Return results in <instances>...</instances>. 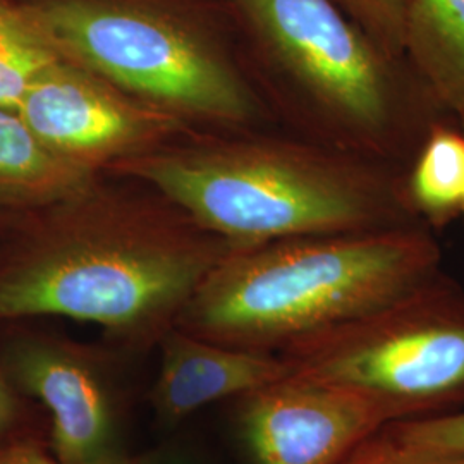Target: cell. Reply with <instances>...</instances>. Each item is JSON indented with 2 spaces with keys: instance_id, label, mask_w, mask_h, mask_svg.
Segmentation results:
<instances>
[{
  "instance_id": "obj_1",
  "label": "cell",
  "mask_w": 464,
  "mask_h": 464,
  "mask_svg": "<svg viewBox=\"0 0 464 464\" xmlns=\"http://www.w3.org/2000/svg\"><path fill=\"white\" fill-rule=\"evenodd\" d=\"M30 214L0 258V322L71 318L126 348L160 343L234 249L166 199L97 181Z\"/></svg>"
},
{
  "instance_id": "obj_2",
  "label": "cell",
  "mask_w": 464,
  "mask_h": 464,
  "mask_svg": "<svg viewBox=\"0 0 464 464\" xmlns=\"http://www.w3.org/2000/svg\"><path fill=\"white\" fill-rule=\"evenodd\" d=\"M112 172L147 184L234 249L425 224L408 195L406 169L304 138L186 136Z\"/></svg>"
},
{
  "instance_id": "obj_3",
  "label": "cell",
  "mask_w": 464,
  "mask_h": 464,
  "mask_svg": "<svg viewBox=\"0 0 464 464\" xmlns=\"http://www.w3.org/2000/svg\"><path fill=\"white\" fill-rule=\"evenodd\" d=\"M444 274L437 234L425 224L281 239L231 249L176 327L229 348L279 354Z\"/></svg>"
},
{
  "instance_id": "obj_4",
  "label": "cell",
  "mask_w": 464,
  "mask_h": 464,
  "mask_svg": "<svg viewBox=\"0 0 464 464\" xmlns=\"http://www.w3.org/2000/svg\"><path fill=\"white\" fill-rule=\"evenodd\" d=\"M272 114L304 140L408 170L448 114L404 57L382 49L334 0H229Z\"/></svg>"
},
{
  "instance_id": "obj_5",
  "label": "cell",
  "mask_w": 464,
  "mask_h": 464,
  "mask_svg": "<svg viewBox=\"0 0 464 464\" xmlns=\"http://www.w3.org/2000/svg\"><path fill=\"white\" fill-rule=\"evenodd\" d=\"M55 53L188 124L241 133L270 117L249 72L169 0H19Z\"/></svg>"
},
{
  "instance_id": "obj_6",
  "label": "cell",
  "mask_w": 464,
  "mask_h": 464,
  "mask_svg": "<svg viewBox=\"0 0 464 464\" xmlns=\"http://www.w3.org/2000/svg\"><path fill=\"white\" fill-rule=\"evenodd\" d=\"M291 373L373 402L389 423L464 410V287L444 274L415 293L279 353Z\"/></svg>"
},
{
  "instance_id": "obj_7",
  "label": "cell",
  "mask_w": 464,
  "mask_h": 464,
  "mask_svg": "<svg viewBox=\"0 0 464 464\" xmlns=\"http://www.w3.org/2000/svg\"><path fill=\"white\" fill-rule=\"evenodd\" d=\"M16 112L53 157L90 176L176 143L193 128L61 57L34 80Z\"/></svg>"
},
{
  "instance_id": "obj_8",
  "label": "cell",
  "mask_w": 464,
  "mask_h": 464,
  "mask_svg": "<svg viewBox=\"0 0 464 464\" xmlns=\"http://www.w3.org/2000/svg\"><path fill=\"white\" fill-rule=\"evenodd\" d=\"M237 423L255 464H341L389 418L348 387L289 373L241 398Z\"/></svg>"
},
{
  "instance_id": "obj_9",
  "label": "cell",
  "mask_w": 464,
  "mask_h": 464,
  "mask_svg": "<svg viewBox=\"0 0 464 464\" xmlns=\"http://www.w3.org/2000/svg\"><path fill=\"white\" fill-rule=\"evenodd\" d=\"M7 373L52 416V449L59 464L114 450L116 413L92 356L57 339H21L5 356Z\"/></svg>"
},
{
  "instance_id": "obj_10",
  "label": "cell",
  "mask_w": 464,
  "mask_h": 464,
  "mask_svg": "<svg viewBox=\"0 0 464 464\" xmlns=\"http://www.w3.org/2000/svg\"><path fill=\"white\" fill-rule=\"evenodd\" d=\"M162 358L151 404L166 423H178L208 404L245 398L291 373L281 354L229 348L172 327L160 339Z\"/></svg>"
},
{
  "instance_id": "obj_11",
  "label": "cell",
  "mask_w": 464,
  "mask_h": 464,
  "mask_svg": "<svg viewBox=\"0 0 464 464\" xmlns=\"http://www.w3.org/2000/svg\"><path fill=\"white\" fill-rule=\"evenodd\" d=\"M404 57L439 107L464 111V0H410Z\"/></svg>"
},
{
  "instance_id": "obj_12",
  "label": "cell",
  "mask_w": 464,
  "mask_h": 464,
  "mask_svg": "<svg viewBox=\"0 0 464 464\" xmlns=\"http://www.w3.org/2000/svg\"><path fill=\"white\" fill-rule=\"evenodd\" d=\"M97 181L53 157L14 109L0 105V203L32 212Z\"/></svg>"
},
{
  "instance_id": "obj_13",
  "label": "cell",
  "mask_w": 464,
  "mask_h": 464,
  "mask_svg": "<svg viewBox=\"0 0 464 464\" xmlns=\"http://www.w3.org/2000/svg\"><path fill=\"white\" fill-rule=\"evenodd\" d=\"M408 195L431 231L461 216L464 195V133L456 119L439 121L406 172Z\"/></svg>"
},
{
  "instance_id": "obj_14",
  "label": "cell",
  "mask_w": 464,
  "mask_h": 464,
  "mask_svg": "<svg viewBox=\"0 0 464 464\" xmlns=\"http://www.w3.org/2000/svg\"><path fill=\"white\" fill-rule=\"evenodd\" d=\"M59 55L19 0H0V105L19 100Z\"/></svg>"
},
{
  "instance_id": "obj_15",
  "label": "cell",
  "mask_w": 464,
  "mask_h": 464,
  "mask_svg": "<svg viewBox=\"0 0 464 464\" xmlns=\"http://www.w3.org/2000/svg\"><path fill=\"white\" fill-rule=\"evenodd\" d=\"M383 430L391 433L404 446L444 456H464V410L399 420L387 423Z\"/></svg>"
},
{
  "instance_id": "obj_16",
  "label": "cell",
  "mask_w": 464,
  "mask_h": 464,
  "mask_svg": "<svg viewBox=\"0 0 464 464\" xmlns=\"http://www.w3.org/2000/svg\"><path fill=\"white\" fill-rule=\"evenodd\" d=\"M382 49L404 57V24L410 0H334ZM406 59V57H404Z\"/></svg>"
},
{
  "instance_id": "obj_17",
  "label": "cell",
  "mask_w": 464,
  "mask_h": 464,
  "mask_svg": "<svg viewBox=\"0 0 464 464\" xmlns=\"http://www.w3.org/2000/svg\"><path fill=\"white\" fill-rule=\"evenodd\" d=\"M341 464H464V456L430 454L404 446L381 429L363 440Z\"/></svg>"
},
{
  "instance_id": "obj_18",
  "label": "cell",
  "mask_w": 464,
  "mask_h": 464,
  "mask_svg": "<svg viewBox=\"0 0 464 464\" xmlns=\"http://www.w3.org/2000/svg\"><path fill=\"white\" fill-rule=\"evenodd\" d=\"M0 464H59V461L34 442H14L0 444Z\"/></svg>"
},
{
  "instance_id": "obj_19",
  "label": "cell",
  "mask_w": 464,
  "mask_h": 464,
  "mask_svg": "<svg viewBox=\"0 0 464 464\" xmlns=\"http://www.w3.org/2000/svg\"><path fill=\"white\" fill-rule=\"evenodd\" d=\"M16 418V399L7 379L0 373V439L13 427Z\"/></svg>"
},
{
  "instance_id": "obj_20",
  "label": "cell",
  "mask_w": 464,
  "mask_h": 464,
  "mask_svg": "<svg viewBox=\"0 0 464 464\" xmlns=\"http://www.w3.org/2000/svg\"><path fill=\"white\" fill-rule=\"evenodd\" d=\"M71 464H136L133 459L126 458L124 454L117 452L116 449L107 452V454H102L99 458H93V459H86V461H80V463Z\"/></svg>"
},
{
  "instance_id": "obj_21",
  "label": "cell",
  "mask_w": 464,
  "mask_h": 464,
  "mask_svg": "<svg viewBox=\"0 0 464 464\" xmlns=\"http://www.w3.org/2000/svg\"><path fill=\"white\" fill-rule=\"evenodd\" d=\"M11 212H14V210H11L9 207H5V205H2V203H0V224L7 220V217H9Z\"/></svg>"
},
{
  "instance_id": "obj_22",
  "label": "cell",
  "mask_w": 464,
  "mask_h": 464,
  "mask_svg": "<svg viewBox=\"0 0 464 464\" xmlns=\"http://www.w3.org/2000/svg\"><path fill=\"white\" fill-rule=\"evenodd\" d=\"M456 124L459 126V130L464 133V111L459 116L456 117Z\"/></svg>"
},
{
  "instance_id": "obj_23",
  "label": "cell",
  "mask_w": 464,
  "mask_h": 464,
  "mask_svg": "<svg viewBox=\"0 0 464 464\" xmlns=\"http://www.w3.org/2000/svg\"><path fill=\"white\" fill-rule=\"evenodd\" d=\"M461 216L464 217V195H463V205H461Z\"/></svg>"
},
{
  "instance_id": "obj_24",
  "label": "cell",
  "mask_w": 464,
  "mask_h": 464,
  "mask_svg": "<svg viewBox=\"0 0 464 464\" xmlns=\"http://www.w3.org/2000/svg\"><path fill=\"white\" fill-rule=\"evenodd\" d=\"M164 464H178V463H164Z\"/></svg>"
}]
</instances>
